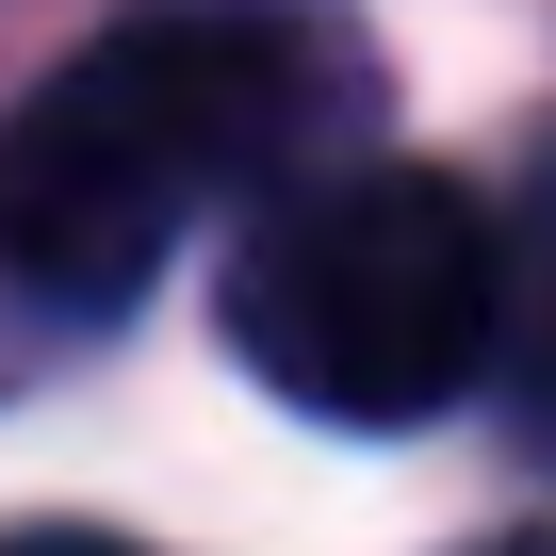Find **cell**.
Segmentation results:
<instances>
[{"label":"cell","instance_id":"cell-3","mask_svg":"<svg viewBox=\"0 0 556 556\" xmlns=\"http://www.w3.org/2000/svg\"><path fill=\"white\" fill-rule=\"evenodd\" d=\"M507 377H523V426L556 442V164H540V197H523V245H507Z\"/></svg>","mask_w":556,"mask_h":556},{"label":"cell","instance_id":"cell-2","mask_svg":"<svg viewBox=\"0 0 556 556\" xmlns=\"http://www.w3.org/2000/svg\"><path fill=\"white\" fill-rule=\"evenodd\" d=\"M507 328V229L442 164H328L278 180L229 245V344L262 393L328 426H426L491 377Z\"/></svg>","mask_w":556,"mask_h":556},{"label":"cell","instance_id":"cell-1","mask_svg":"<svg viewBox=\"0 0 556 556\" xmlns=\"http://www.w3.org/2000/svg\"><path fill=\"white\" fill-rule=\"evenodd\" d=\"M361 99V66L295 17H131L66 50L0 115V278L50 312H115L164 278L197 213L312 164V131Z\"/></svg>","mask_w":556,"mask_h":556},{"label":"cell","instance_id":"cell-4","mask_svg":"<svg viewBox=\"0 0 556 556\" xmlns=\"http://www.w3.org/2000/svg\"><path fill=\"white\" fill-rule=\"evenodd\" d=\"M0 556H131V540H83V523H17Z\"/></svg>","mask_w":556,"mask_h":556},{"label":"cell","instance_id":"cell-5","mask_svg":"<svg viewBox=\"0 0 556 556\" xmlns=\"http://www.w3.org/2000/svg\"><path fill=\"white\" fill-rule=\"evenodd\" d=\"M491 556H556V540H491Z\"/></svg>","mask_w":556,"mask_h":556}]
</instances>
